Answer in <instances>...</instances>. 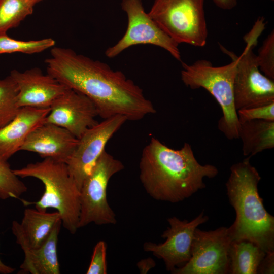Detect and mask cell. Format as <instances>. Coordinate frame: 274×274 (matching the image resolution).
Here are the masks:
<instances>
[{
	"label": "cell",
	"instance_id": "cell-15",
	"mask_svg": "<svg viewBox=\"0 0 274 274\" xmlns=\"http://www.w3.org/2000/svg\"><path fill=\"white\" fill-rule=\"evenodd\" d=\"M78 139L67 129L44 123L28 135L20 150L32 152L42 158H50L66 163L72 155Z\"/></svg>",
	"mask_w": 274,
	"mask_h": 274
},
{
	"label": "cell",
	"instance_id": "cell-17",
	"mask_svg": "<svg viewBox=\"0 0 274 274\" xmlns=\"http://www.w3.org/2000/svg\"><path fill=\"white\" fill-rule=\"evenodd\" d=\"M60 220L57 211L48 213L27 208L20 223L13 221L12 231L23 250L35 249L43 244Z\"/></svg>",
	"mask_w": 274,
	"mask_h": 274
},
{
	"label": "cell",
	"instance_id": "cell-10",
	"mask_svg": "<svg viewBox=\"0 0 274 274\" xmlns=\"http://www.w3.org/2000/svg\"><path fill=\"white\" fill-rule=\"evenodd\" d=\"M121 7L127 16V29L117 43L106 50L107 57L114 58L132 46L151 44L164 49L176 59L181 61L179 44L145 12L141 0H122Z\"/></svg>",
	"mask_w": 274,
	"mask_h": 274
},
{
	"label": "cell",
	"instance_id": "cell-25",
	"mask_svg": "<svg viewBox=\"0 0 274 274\" xmlns=\"http://www.w3.org/2000/svg\"><path fill=\"white\" fill-rule=\"evenodd\" d=\"M257 65L264 75L274 80V31L263 41L256 55Z\"/></svg>",
	"mask_w": 274,
	"mask_h": 274
},
{
	"label": "cell",
	"instance_id": "cell-13",
	"mask_svg": "<svg viewBox=\"0 0 274 274\" xmlns=\"http://www.w3.org/2000/svg\"><path fill=\"white\" fill-rule=\"evenodd\" d=\"M98 116L95 105L88 97L67 88L52 104L44 123L62 127L79 139L98 123Z\"/></svg>",
	"mask_w": 274,
	"mask_h": 274
},
{
	"label": "cell",
	"instance_id": "cell-3",
	"mask_svg": "<svg viewBox=\"0 0 274 274\" xmlns=\"http://www.w3.org/2000/svg\"><path fill=\"white\" fill-rule=\"evenodd\" d=\"M248 157L233 164L226 183L236 217L228 227L232 241L247 240L265 252H274V217L265 209L258 185L261 177Z\"/></svg>",
	"mask_w": 274,
	"mask_h": 274
},
{
	"label": "cell",
	"instance_id": "cell-24",
	"mask_svg": "<svg viewBox=\"0 0 274 274\" xmlns=\"http://www.w3.org/2000/svg\"><path fill=\"white\" fill-rule=\"evenodd\" d=\"M27 191V186L14 173L8 162L0 161V199H19Z\"/></svg>",
	"mask_w": 274,
	"mask_h": 274
},
{
	"label": "cell",
	"instance_id": "cell-29",
	"mask_svg": "<svg viewBox=\"0 0 274 274\" xmlns=\"http://www.w3.org/2000/svg\"><path fill=\"white\" fill-rule=\"evenodd\" d=\"M136 265L141 273L146 274L155 266L156 263L152 258L148 257L140 260Z\"/></svg>",
	"mask_w": 274,
	"mask_h": 274
},
{
	"label": "cell",
	"instance_id": "cell-30",
	"mask_svg": "<svg viewBox=\"0 0 274 274\" xmlns=\"http://www.w3.org/2000/svg\"><path fill=\"white\" fill-rule=\"evenodd\" d=\"M219 8L223 10H231L237 5V0H212Z\"/></svg>",
	"mask_w": 274,
	"mask_h": 274
},
{
	"label": "cell",
	"instance_id": "cell-6",
	"mask_svg": "<svg viewBox=\"0 0 274 274\" xmlns=\"http://www.w3.org/2000/svg\"><path fill=\"white\" fill-rule=\"evenodd\" d=\"M264 18L259 17L243 38L246 47L239 56L219 44L221 51L237 62L233 83L234 104L237 111L274 102V80L262 74L253 50L265 28Z\"/></svg>",
	"mask_w": 274,
	"mask_h": 274
},
{
	"label": "cell",
	"instance_id": "cell-27",
	"mask_svg": "<svg viewBox=\"0 0 274 274\" xmlns=\"http://www.w3.org/2000/svg\"><path fill=\"white\" fill-rule=\"evenodd\" d=\"M106 244L99 241L95 246L87 274H106Z\"/></svg>",
	"mask_w": 274,
	"mask_h": 274
},
{
	"label": "cell",
	"instance_id": "cell-22",
	"mask_svg": "<svg viewBox=\"0 0 274 274\" xmlns=\"http://www.w3.org/2000/svg\"><path fill=\"white\" fill-rule=\"evenodd\" d=\"M17 88L9 75L0 77V128L10 121L16 115L19 108L17 105Z\"/></svg>",
	"mask_w": 274,
	"mask_h": 274
},
{
	"label": "cell",
	"instance_id": "cell-7",
	"mask_svg": "<svg viewBox=\"0 0 274 274\" xmlns=\"http://www.w3.org/2000/svg\"><path fill=\"white\" fill-rule=\"evenodd\" d=\"M148 14L178 44L206 45L208 30L204 0H155Z\"/></svg>",
	"mask_w": 274,
	"mask_h": 274
},
{
	"label": "cell",
	"instance_id": "cell-33",
	"mask_svg": "<svg viewBox=\"0 0 274 274\" xmlns=\"http://www.w3.org/2000/svg\"><path fill=\"white\" fill-rule=\"evenodd\" d=\"M271 1H273V0H271Z\"/></svg>",
	"mask_w": 274,
	"mask_h": 274
},
{
	"label": "cell",
	"instance_id": "cell-11",
	"mask_svg": "<svg viewBox=\"0 0 274 274\" xmlns=\"http://www.w3.org/2000/svg\"><path fill=\"white\" fill-rule=\"evenodd\" d=\"M128 121L122 115L106 119L88 128L78 139L77 145L66 163L69 173L80 189L113 135Z\"/></svg>",
	"mask_w": 274,
	"mask_h": 274
},
{
	"label": "cell",
	"instance_id": "cell-14",
	"mask_svg": "<svg viewBox=\"0 0 274 274\" xmlns=\"http://www.w3.org/2000/svg\"><path fill=\"white\" fill-rule=\"evenodd\" d=\"M9 75L17 88L19 108H50L53 101L67 89L55 78L38 67L19 71L12 70Z\"/></svg>",
	"mask_w": 274,
	"mask_h": 274
},
{
	"label": "cell",
	"instance_id": "cell-9",
	"mask_svg": "<svg viewBox=\"0 0 274 274\" xmlns=\"http://www.w3.org/2000/svg\"><path fill=\"white\" fill-rule=\"evenodd\" d=\"M232 240L228 228L221 227L194 232L189 260L175 268L174 274H227L229 271V250Z\"/></svg>",
	"mask_w": 274,
	"mask_h": 274
},
{
	"label": "cell",
	"instance_id": "cell-32",
	"mask_svg": "<svg viewBox=\"0 0 274 274\" xmlns=\"http://www.w3.org/2000/svg\"><path fill=\"white\" fill-rule=\"evenodd\" d=\"M24 1L35 6V5L36 4L41 2L43 0H24Z\"/></svg>",
	"mask_w": 274,
	"mask_h": 274
},
{
	"label": "cell",
	"instance_id": "cell-4",
	"mask_svg": "<svg viewBox=\"0 0 274 274\" xmlns=\"http://www.w3.org/2000/svg\"><path fill=\"white\" fill-rule=\"evenodd\" d=\"M13 172L19 178H36L44 186V192L38 201L22 200L24 205L33 204L37 210L44 212L49 208L56 209L64 228L71 234L76 232L79 229L80 191L66 163L46 158Z\"/></svg>",
	"mask_w": 274,
	"mask_h": 274
},
{
	"label": "cell",
	"instance_id": "cell-16",
	"mask_svg": "<svg viewBox=\"0 0 274 274\" xmlns=\"http://www.w3.org/2000/svg\"><path fill=\"white\" fill-rule=\"evenodd\" d=\"M50 108H19L16 115L8 124L0 128V161L8 160L20 148L28 135L44 123Z\"/></svg>",
	"mask_w": 274,
	"mask_h": 274
},
{
	"label": "cell",
	"instance_id": "cell-26",
	"mask_svg": "<svg viewBox=\"0 0 274 274\" xmlns=\"http://www.w3.org/2000/svg\"><path fill=\"white\" fill-rule=\"evenodd\" d=\"M239 122L252 120L274 121V102L253 108L237 111Z\"/></svg>",
	"mask_w": 274,
	"mask_h": 274
},
{
	"label": "cell",
	"instance_id": "cell-18",
	"mask_svg": "<svg viewBox=\"0 0 274 274\" xmlns=\"http://www.w3.org/2000/svg\"><path fill=\"white\" fill-rule=\"evenodd\" d=\"M61 220L58 221L46 241L40 247L23 250L24 259L18 273L59 274L57 246Z\"/></svg>",
	"mask_w": 274,
	"mask_h": 274
},
{
	"label": "cell",
	"instance_id": "cell-28",
	"mask_svg": "<svg viewBox=\"0 0 274 274\" xmlns=\"http://www.w3.org/2000/svg\"><path fill=\"white\" fill-rule=\"evenodd\" d=\"M274 273V252L266 253L258 268L257 273L273 274Z\"/></svg>",
	"mask_w": 274,
	"mask_h": 274
},
{
	"label": "cell",
	"instance_id": "cell-21",
	"mask_svg": "<svg viewBox=\"0 0 274 274\" xmlns=\"http://www.w3.org/2000/svg\"><path fill=\"white\" fill-rule=\"evenodd\" d=\"M33 7L24 0H0V35L18 26L32 13Z\"/></svg>",
	"mask_w": 274,
	"mask_h": 274
},
{
	"label": "cell",
	"instance_id": "cell-8",
	"mask_svg": "<svg viewBox=\"0 0 274 274\" xmlns=\"http://www.w3.org/2000/svg\"><path fill=\"white\" fill-rule=\"evenodd\" d=\"M122 162L104 151L80 189L79 228L90 223L115 224L116 215L107 201V189L112 176L123 170Z\"/></svg>",
	"mask_w": 274,
	"mask_h": 274
},
{
	"label": "cell",
	"instance_id": "cell-2",
	"mask_svg": "<svg viewBox=\"0 0 274 274\" xmlns=\"http://www.w3.org/2000/svg\"><path fill=\"white\" fill-rule=\"evenodd\" d=\"M139 168L146 192L154 199L171 203L190 197L206 187L205 178L218 174L215 165L198 162L189 143L174 149L154 137L143 150Z\"/></svg>",
	"mask_w": 274,
	"mask_h": 274
},
{
	"label": "cell",
	"instance_id": "cell-1",
	"mask_svg": "<svg viewBox=\"0 0 274 274\" xmlns=\"http://www.w3.org/2000/svg\"><path fill=\"white\" fill-rule=\"evenodd\" d=\"M45 64L47 73L88 97L103 119L122 115L128 121H138L156 113L141 88L104 62L70 48L54 46Z\"/></svg>",
	"mask_w": 274,
	"mask_h": 274
},
{
	"label": "cell",
	"instance_id": "cell-20",
	"mask_svg": "<svg viewBox=\"0 0 274 274\" xmlns=\"http://www.w3.org/2000/svg\"><path fill=\"white\" fill-rule=\"evenodd\" d=\"M266 253L251 241H232L229 250V273L257 274L259 264Z\"/></svg>",
	"mask_w": 274,
	"mask_h": 274
},
{
	"label": "cell",
	"instance_id": "cell-23",
	"mask_svg": "<svg viewBox=\"0 0 274 274\" xmlns=\"http://www.w3.org/2000/svg\"><path fill=\"white\" fill-rule=\"evenodd\" d=\"M55 41L52 38L22 41L9 37L7 34L0 35V54L22 53L32 54L52 48Z\"/></svg>",
	"mask_w": 274,
	"mask_h": 274
},
{
	"label": "cell",
	"instance_id": "cell-12",
	"mask_svg": "<svg viewBox=\"0 0 274 274\" xmlns=\"http://www.w3.org/2000/svg\"><path fill=\"white\" fill-rule=\"evenodd\" d=\"M208 220V216L204 215L203 212L191 221L181 220L175 216L170 217L167 219L169 226L161 235L166 239L165 242L160 244L145 242L143 249L162 259L166 269L172 272L189 260L195 230Z\"/></svg>",
	"mask_w": 274,
	"mask_h": 274
},
{
	"label": "cell",
	"instance_id": "cell-5",
	"mask_svg": "<svg viewBox=\"0 0 274 274\" xmlns=\"http://www.w3.org/2000/svg\"><path fill=\"white\" fill-rule=\"evenodd\" d=\"M225 65L214 66L210 61L199 59L191 64L182 62L181 72L183 83L192 89L207 90L220 105L222 116L218 127L229 140L238 139L239 122L234 107L233 83L236 72L235 59Z\"/></svg>",
	"mask_w": 274,
	"mask_h": 274
},
{
	"label": "cell",
	"instance_id": "cell-31",
	"mask_svg": "<svg viewBox=\"0 0 274 274\" xmlns=\"http://www.w3.org/2000/svg\"><path fill=\"white\" fill-rule=\"evenodd\" d=\"M15 270V268L5 264L0 258V274H10Z\"/></svg>",
	"mask_w": 274,
	"mask_h": 274
},
{
	"label": "cell",
	"instance_id": "cell-19",
	"mask_svg": "<svg viewBox=\"0 0 274 274\" xmlns=\"http://www.w3.org/2000/svg\"><path fill=\"white\" fill-rule=\"evenodd\" d=\"M238 139L245 156L251 157L274 147V121L252 120L239 122Z\"/></svg>",
	"mask_w": 274,
	"mask_h": 274
}]
</instances>
